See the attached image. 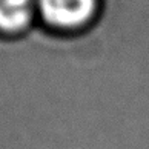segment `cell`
Listing matches in <instances>:
<instances>
[{"label":"cell","mask_w":149,"mask_h":149,"mask_svg":"<svg viewBox=\"0 0 149 149\" xmlns=\"http://www.w3.org/2000/svg\"><path fill=\"white\" fill-rule=\"evenodd\" d=\"M38 8L48 23L72 28L91 17L95 0H38Z\"/></svg>","instance_id":"obj_1"},{"label":"cell","mask_w":149,"mask_h":149,"mask_svg":"<svg viewBox=\"0 0 149 149\" xmlns=\"http://www.w3.org/2000/svg\"><path fill=\"white\" fill-rule=\"evenodd\" d=\"M31 0H0V29L17 31L29 22Z\"/></svg>","instance_id":"obj_2"}]
</instances>
